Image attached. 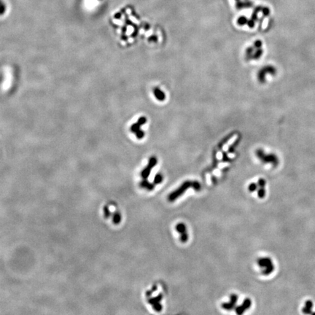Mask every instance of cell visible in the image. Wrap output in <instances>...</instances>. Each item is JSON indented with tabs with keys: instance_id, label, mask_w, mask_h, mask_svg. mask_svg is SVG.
<instances>
[{
	"instance_id": "6da1fadb",
	"label": "cell",
	"mask_w": 315,
	"mask_h": 315,
	"mask_svg": "<svg viewBox=\"0 0 315 315\" xmlns=\"http://www.w3.org/2000/svg\"><path fill=\"white\" fill-rule=\"evenodd\" d=\"M192 185H193V182L192 181L188 180L184 182L177 190L171 192L168 196V201L170 202H172L177 200L187 190L189 189L190 188H192Z\"/></svg>"
},
{
	"instance_id": "7a4b0ae2",
	"label": "cell",
	"mask_w": 315,
	"mask_h": 315,
	"mask_svg": "<svg viewBox=\"0 0 315 315\" xmlns=\"http://www.w3.org/2000/svg\"><path fill=\"white\" fill-rule=\"evenodd\" d=\"M147 123V118L142 116L139 118L138 121L136 124H134L131 127V131L135 134L136 137L139 139H141L144 137V132L141 130V126L144 125Z\"/></svg>"
},
{
	"instance_id": "3957f363",
	"label": "cell",
	"mask_w": 315,
	"mask_h": 315,
	"mask_svg": "<svg viewBox=\"0 0 315 315\" xmlns=\"http://www.w3.org/2000/svg\"><path fill=\"white\" fill-rule=\"evenodd\" d=\"M256 155L263 163H271L274 166L277 165V163H278V159L275 155L265 154L264 151L260 149L256 150Z\"/></svg>"
},
{
	"instance_id": "277c9868",
	"label": "cell",
	"mask_w": 315,
	"mask_h": 315,
	"mask_svg": "<svg viewBox=\"0 0 315 315\" xmlns=\"http://www.w3.org/2000/svg\"><path fill=\"white\" fill-rule=\"evenodd\" d=\"M258 264L260 266V267L265 268L264 270L263 271V274H264V275H268V274H270V273L272 272V271L274 270L272 262H271V260L269 258H260L258 260Z\"/></svg>"
},
{
	"instance_id": "5b68a950",
	"label": "cell",
	"mask_w": 315,
	"mask_h": 315,
	"mask_svg": "<svg viewBox=\"0 0 315 315\" xmlns=\"http://www.w3.org/2000/svg\"><path fill=\"white\" fill-rule=\"evenodd\" d=\"M157 164V158L155 156L150 157V158L149 162H148L147 166L142 170V171L141 172V177H142L144 180H147L149 177L150 174L151 172V170L152 169V168L155 167Z\"/></svg>"
},
{
	"instance_id": "8992f818",
	"label": "cell",
	"mask_w": 315,
	"mask_h": 315,
	"mask_svg": "<svg viewBox=\"0 0 315 315\" xmlns=\"http://www.w3.org/2000/svg\"><path fill=\"white\" fill-rule=\"evenodd\" d=\"M176 230H177L178 233H180V240L181 242L185 243L188 241V231H187L186 226L184 223H179L176 225Z\"/></svg>"
},
{
	"instance_id": "52a82bcc",
	"label": "cell",
	"mask_w": 315,
	"mask_h": 315,
	"mask_svg": "<svg viewBox=\"0 0 315 315\" xmlns=\"http://www.w3.org/2000/svg\"><path fill=\"white\" fill-rule=\"evenodd\" d=\"M276 70L273 66H265L264 68L261 69L260 71L258 72V78L260 82H265L266 81V74L269 73V74H275Z\"/></svg>"
},
{
	"instance_id": "ba28073f",
	"label": "cell",
	"mask_w": 315,
	"mask_h": 315,
	"mask_svg": "<svg viewBox=\"0 0 315 315\" xmlns=\"http://www.w3.org/2000/svg\"><path fill=\"white\" fill-rule=\"evenodd\" d=\"M238 300V296L236 294H232L230 297V302L228 303H222L221 306L223 309L227 310V311H230L233 309L236 306V303Z\"/></svg>"
},
{
	"instance_id": "9c48e42d",
	"label": "cell",
	"mask_w": 315,
	"mask_h": 315,
	"mask_svg": "<svg viewBox=\"0 0 315 315\" xmlns=\"http://www.w3.org/2000/svg\"><path fill=\"white\" fill-rule=\"evenodd\" d=\"M251 305H252V301L250 299L246 298L241 306H238L235 308L237 315H242L244 311L251 306Z\"/></svg>"
},
{
	"instance_id": "30bf717a",
	"label": "cell",
	"mask_w": 315,
	"mask_h": 315,
	"mask_svg": "<svg viewBox=\"0 0 315 315\" xmlns=\"http://www.w3.org/2000/svg\"><path fill=\"white\" fill-rule=\"evenodd\" d=\"M153 93H154V96H155V97L156 98L157 100H158L160 101H163L165 100V99H166V95H165L164 92L162 91L160 88H154Z\"/></svg>"
},
{
	"instance_id": "8fae6325",
	"label": "cell",
	"mask_w": 315,
	"mask_h": 315,
	"mask_svg": "<svg viewBox=\"0 0 315 315\" xmlns=\"http://www.w3.org/2000/svg\"><path fill=\"white\" fill-rule=\"evenodd\" d=\"M139 186L142 188H144V189L147 190V191H152L154 189L153 184L149 182L147 180H143L142 181L139 183Z\"/></svg>"
},
{
	"instance_id": "7c38bea8",
	"label": "cell",
	"mask_w": 315,
	"mask_h": 315,
	"mask_svg": "<svg viewBox=\"0 0 315 315\" xmlns=\"http://www.w3.org/2000/svg\"><path fill=\"white\" fill-rule=\"evenodd\" d=\"M162 299H163V296H162V295L160 294L158 296H155V298H152L149 299L148 302H149V303L150 304V305L152 306L155 303H160V301L162 300Z\"/></svg>"
},
{
	"instance_id": "4fadbf2b",
	"label": "cell",
	"mask_w": 315,
	"mask_h": 315,
	"mask_svg": "<svg viewBox=\"0 0 315 315\" xmlns=\"http://www.w3.org/2000/svg\"><path fill=\"white\" fill-rule=\"evenodd\" d=\"M113 223L115 224V225H118V224H119L120 223H121V215L119 212H118L114 213L113 217Z\"/></svg>"
},
{
	"instance_id": "5bb4252c",
	"label": "cell",
	"mask_w": 315,
	"mask_h": 315,
	"mask_svg": "<svg viewBox=\"0 0 315 315\" xmlns=\"http://www.w3.org/2000/svg\"><path fill=\"white\" fill-rule=\"evenodd\" d=\"M163 181V176L160 173H158L154 177V183L155 184H160Z\"/></svg>"
},
{
	"instance_id": "9a60e30c",
	"label": "cell",
	"mask_w": 315,
	"mask_h": 315,
	"mask_svg": "<svg viewBox=\"0 0 315 315\" xmlns=\"http://www.w3.org/2000/svg\"><path fill=\"white\" fill-rule=\"evenodd\" d=\"M192 188L196 191H199L201 190V188H202V186H201V184L199 183V182H197V181H193Z\"/></svg>"
},
{
	"instance_id": "2e32d148",
	"label": "cell",
	"mask_w": 315,
	"mask_h": 315,
	"mask_svg": "<svg viewBox=\"0 0 315 315\" xmlns=\"http://www.w3.org/2000/svg\"><path fill=\"white\" fill-rule=\"evenodd\" d=\"M152 308H153V309L155 310V311L159 312V311H160L162 310V306L160 305V303H158L152 305Z\"/></svg>"
},
{
	"instance_id": "e0dca14e",
	"label": "cell",
	"mask_w": 315,
	"mask_h": 315,
	"mask_svg": "<svg viewBox=\"0 0 315 315\" xmlns=\"http://www.w3.org/2000/svg\"><path fill=\"white\" fill-rule=\"evenodd\" d=\"M257 189V185L255 183H251L248 187V190L250 192L255 191Z\"/></svg>"
},
{
	"instance_id": "ac0fdd59",
	"label": "cell",
	"mask_w": 315,
	"mask_h": 315,
	"mask_svg": "<svg viewBox=\"0 0 315 315\" xmlns=\"http://www.w3.org/2000/svg\"><path fill=\"white\" fill-rule=\"evenodd\" d=\"M265 194H266V191H265V190L263 189V188H261L260 189L258 190V195L259 197H260V198H263L265 196Z\"/></svg>"
},
{
	"instance_id": "d6986e66",
	"label": "cell",
	"mask_w": 315,
	"mask_h": 315,
	"mask_svg": "<svg viewBox=\"0 0 315 315\" xmlns=\"http://www.w3.org/2000/svg\"><path fill=\"white\" fill-rule=\"evenodd\" d=\"M262 53H263V51H262V50L259 49V50H258V51H256V53H255V55H254L253 58L255 59H258V58L260 57V56L262 55Z\"/></svg>"
},
{
	"instance_id": "ffe728a7",
	"label": "cell",
	"mask_w": 315,
	"mask_h": 315,
	"mask_svg": "<svg viewBox=\"0 0 315 315\" xmlns=\"http://www.w3.org/2000/svg\"><path fill=\"white\" fill-rule=\"evenodd\" d=\"M265 185H266V181H265L263 179H260L258 181V185L260 187V188H263V187L265 186Z\"/></svg>"
},
{
	"instance_id": "44dd1931",
	"label": "cell",
	"mask_w": 315,
	"mask_h": 315,
	"mask_svg": "<svg viewBox=\"0 0 315 315\" xmlns=\"http://www.w3.org/2000/svg\"><path fill=\"white\" fill-rule=\"evenodd\" d=\"M261 45H262V43H261V42L260 41V40H258V41H257L256 43H255V48H260V47H261Z\"/></svg>"
},
{
	"instance_id": "7402d4cb",
	"label": "cell",
	"mask_w": 315,
	"mask_h": 315,
	"mask_svg": "<svg viewBox=\"0 0 315 315\" xmlns=\"http://www.w3.org/2000/svg\"><path fill=\"white\" fill-rule=\"evenodd\" d=\"M263 13H264L265 15H269V10L268 8H264L263 9Z\"/></svg>"
}]
</instances>
